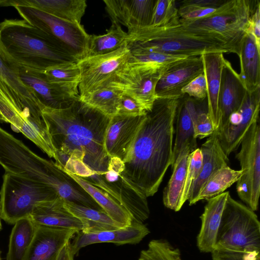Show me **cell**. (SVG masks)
I'll return each instance as SVG.
<instances>
[{"label":"cell","mask_w":260,"mask_h":260,"mask_svg":"<svg viewBox=\"0 0 260 260\" xmlns=\"http://www.w3.org/2000/svg\"><path fill=\"white\" fill-rule=\"evenodd\" d=\"M183 95L186 94L197 100L207 98V89L204 72L198 76L182 90Z\"/></svg>","instance_id":"44"},{"label":"cell","mask_w":260,"mask_h":260,"mask_svg":"<svg viewBox=\"0 0 260 260\" xmlns=\"http://www.w3.org/2000/svg\"><path fill=\"white\" fill-rule=\"evenodd\" d=\"M150 233L144 223H132L130 225L97 232H77L70 241L73 254L89 245L101 243H112L116 245L137 244Z\"/></svg>","instance_id":"18"},{"label":"cell","mask_w":260,"mask_h":260,"mask_svg":"<svg viewBox=\"0 0 260 260\" xmlns=\"http://www.w3.org/2000/svg\"><path fill=\"white\" fill-rule=\"evenodd\" d=\"M1 208H0V231L2 229V223H1Z\"/></svg>","instance_id":"49"},{"label":"cell","mask_w":260,"mask_h":260,"mask_svg":"<svg viewBox=\"0 0 260 260\" xmlns=\"http://www.w3.org/2000/svg\"><path fill=\"white\" fill-rule=\"evenodd\" d=\"M215 249L260 252V223L254 211L228 196Z\"/></svg>","instance_id":"6"},{"label":"cell","mask_w":260,"mask_h":260,"mask_svg":"<svg viewBox=\"0 0 260 260\" xmlns=\"http://www.w3.org/2000/svg\"><path fill=\"white\" fill-rule=\"evenodd\" d=\"M200 149L203 155L202 165L199 175L191 188L188 200L189 205H191L207 179L219 169L228 166V156L223 151L214 132L202 145Z\"/></svg>","instance_id":"27"},{"label":"cell","mask_w":260,"mask_h":260,"mask_svg":"<svg viewBox=\"0 0 260 260\" xmlns=\"http://www.w3.org/2000/svg\"><path fill=\"white\" fill-rule=\"evenodd\" d=\"M19 76L22 83L44 108L64 109L76 98L69 96L50 82L43 71L20 66Z\"/></svg>","instance_id":"19"},{"label":"cell","mask_w":260,"mask_h":260,"mask_svg":"<svg viewBox=\"0 0 260 260\" xmlns=\"http://www.w3.org/2000/svg\"><path fill=\"white\" fill-rule=\"evenodd\" d=\"M204 72L201 55L187 57L170 63L163 69L157 83V99H179L182 89Z\"/></svg>","instance_id":"15"},{"label":"cell","mask_w":260,"mask_h":260,"mask_svg":"<svg viewBox=\"0 0 260 260\" xmlns=\"http://www.w3.org/2000/svg\"><path fill=\"white\" fill-rule=\"evenodd\" d=\"M247 92L239 74L234 69L230 62L225 59L222 67L218 94V108L221 115L219 127L226 123L232 113L240 107Z\"/></svg>","instance_id":"22"},{"label":"cell","mask_w":260,"mask_h":260,"mask_svg":"<svg viewBox=\"0 0 260 260\" xmlns=\"http://www.w3.org/2000/svg\"><path fill=\"white\" fill-rule=\"evenodd\" d=\"M178 99H157L147 111L121 173L146 198L158 190L173 163L175 118Z\"/></svg>","instance_id":"2"},{"label":"cell","mask_w":260,"mask_h":260,"mask_svg":"<svg viewBox=\"0 0 260 260\" xmlns=\"http://www.w3.org/2000/svg\"><path fill=\"white\" fill-rule=\"evenodd\" d=\"M212 260H260V252H244L224 249H214Z\"/></svg>","instance_id":"45"},{"label":"cell","mask_w":260,"mask_h":260,"mask_svg":"<svg viewBox=\"0 0 260 260\" xmlns=\"http://www.w3.org/2000/svg\"><path fill=\"white\" fill-rule=\"evenodd\" d=\"M126 44L129 50H145L176 56L232 53L231 48L222 40L185 27L180 22L138 29L128 34Z\"/></svg>","instance_id":"4"},{"label":"cell","mask_w":260,"mask_h":260,"mask_svg":"<svg viewBox=\"0 0 260 260\" xmlns=\"http://www.w3.org/2000/svg\"><path fill=\"white\" fill-rule=\"evenodd\" d=\"M130 57V51L125 44L113 52L79 60L77 63L81 75L78 88L80 96L105 87L116 71Z\"/></svg>","instance_id":"13"},{"label":"cell","mask_w":260,"mask_h":260,"mask_svg":"<svg viewBox=\"0 0 260 260\" xmlns=\"http://www.w3.org/2000/svg\"><path fill=\"white\" fill-rule=\"evenodd\" d=\"M259 106L260 87L247 92L240 107L230 115L223 126L214 131L228 156L239 148L249 127L259 120Z\"/></svg>","instance_id":"14"},{"label":"cell","mask_w":260,"mask_h":260,"mask_svg":"<svg viewBox=\"0 0 260 260\" xmlns=\"http://www.w3.org/2000/svg\"><path fill=\"white\" fill-rule=\"evenodd\" d=\"M202 161L203 155L200 148H197L189 153L181 198V203L183 205L189 198L192 186L201 171Z\"/></svg>","instance_id":"42"},{"label":"cell","mask_w":260,"mask_h":260,"mask_svg":"<svg viewBox=\"0 0 260 260\" xmlns=\"http://www.w3.org/2000/svg\"><path fill=\"white\" fill-rule=\"evenodd\" d=\"M41 106L23 100L0 77V122L9 123L15 132L21 133L49 157L56 158Z\"/></svg>","instance_id":"5"},{"label":"cell","mask_w":260,"mask_h":260,"mask_svg":"<svg viewBox=\"0 0 260 260\" xmlns=\"http://www.w3.org/2000/svg\"><path fill=\"white\" fill-rule=\"evenodd\" d=\"M214 131L212 122L208 115V109L199 112L193 122L194 138L201 139L209 137Z\"/></svg>","instance_id":"43"},{"label":"cell","mask_w":260,"mask_h":260,"mask_svg":"<svg viewBox=\"0 0 260 260\" xmlns=\"http://www.w3.org/2000/svg\"><path fill=\"white\" fill-rule=\"evenodd\" d=\"M205 109H208L207 98L203 100H197L184 94L178 99L175 118V138L173 144L172 167L185 147H189L192 151L197 148L193 122L197 114Z\"/></svg>","instance_id":"17"},{"label":"cell","mask_w":260,"mask_h":260,"mask_svg":"<svg viewBox=\"0 0 260 260\" xmlns=\"http://www.w3.org/2000/svg\"><path fill=\"white\" fill-rule=\"evenodd\" d=\"M0 6L35 8L63 20L81 23L87 7L85 0H3Z\"/></svg>","instance_id":"23"},{"label":"cell","mask_w":260,"mask_h":260,"mask_svg":"<svg viewBox=\"0 0 260 260\" xmlns=\"http://www.w3.org/2000/svg\"><path fill=\"white\" fill-rule=\"evenodd\" d=\"M201 56L207 84L208 113L216 131L219 127L221 122L218 94L221 72L225 58L222 52L204 53Z\"/></svg>","instance_id":"25"},{"label":"cell","mask_w":260,"mask_h":260,"mask_svg":"<svg viewBox=\"0 0 260 260\" xmlns=\"http://www.w3.org/2000/svg\"><path fill=\"white\" fill-rule=\"evenodd\" d=\"M228 0H185L179 2L180 19L193 20L207 18L217 13Z\"/></svg>","instance_id":"38"},{"label":"cell","mask_w":260,"mask_h":260,"mask_svg":"<svg viewBox=\"0 0 260 260\" xmlns=\"http://www.w3.org/2000/svg\"><path fill=\"white\" fill-rule=\"evenodd\" d=\"M146 111L132 98L122 93L117 114L127 116H140Z\"/></svg>","instance_id":"46"},{"label":"cell","mask_w":260,"mask_h":260,"mask_svg":"<svg viewBox=\"0 0 260 260\" xmlns=\"http://www.w3.org/2000/svg\"><path fill=\"white\" fill-rule=\"evenodd\" d=\"M122 94L116 89L105 86L80 98L89 106L112 117L118 113Z\"/></svg>","instance_id":"37"},{"label":"cell","mask_w":260,"mask_h":260,"mask_svg":"<svg viewBox=\"0 0 260 260\" xmlns=\"http://www.w3.org/2000/svg\"><path fill=\"white\" fill-rule=\"evenodd\" d=\"M75 255L73 254L70 244L68 242L59 252L57 260H74Z\"/></svg>","instance_id":"48"},{"label":"cell","mask_w":260,"mask_h":260,"mask_svg":"<svg viewBox=\"0 0 260 260\" xmlns=\"http://www.w3.org/2000/svg\"><path fill=\"white\" fill-rule=\"evenodd\" d=\"M247 33L254 36L257 45L260 46V3L250 17Z\"/></svg>","instance_id":"47"},{"label":"cell","mask_w":260,"mask_h":260,"mask_svg":"<svg viewBox=\"0 0 260 260\" xmlns=\"http://www.w3.org/2000/svg\"><path fill=\"white\" fill-rule=\"evenodd\" d=\"M145 115L116 114L111 117L104 139V148L109 157L124 161Z\"/></svg>","instance_id":"16"},{"label":"cell","mask_w":260,"mask_h":260,"mask_svg":"<svg viewBox=\"0 0 260 260\" xmlns=\"http://www.w3.org/2000/svg\"><path fill=\"white\" fill-rule=\"evenodd\" d=\"M179 23L180 18L176 1L157 0L151 26L162 27Z\"/></svg>","instance_id":"40"},{"label":"cell","mask_w":260,"mask_h":260,"mask_svg":"<svg viewBox=\"0 0 260 260\" xmlns=\"http://www.w3.org/2000/svg\"><path fill=\"white\" fill-rule=\"evenodd\" d=\"M236 155L242 174L237 181L239 197L253 211L258 207L260 192V127L259 120L249 127Z\"/></svg>","instance_id":"12"},{"label":"cell","mask_w":260,"mask_h":260,"mask_svg":"<svg viewBox=\"0 0 260 260\" xmlns=\"http://www.w3.org/2000/svg\"><path fill=\"white\" fill-rule=\"evenodd\" d=\"M63 170L89 194L114 221L121 226H128L133 223L132 217L128 212L107 193L80 177Z\"/></svg>","instance_id":"30"},{"label":"cell","mask_w":260,"mask_h":260,"mask_svg":"<svg viewBox=\"0 0 260 260\" xmlns=\"http://www.w3.org/2000/svg\"><path fill=\"white\" fill-rule=\"evenodd\" d=\"M77 232L72 229L37 225L23 260H57L61 249Z\"/></svg>","instance_id":"20"},{"label":"cell","mask_w":260,"mask_h":260,"mask_svg":"<svg viewBox=\"0 0 260 260\" xmlns=\"http://www.w3.org/2000/svg\"><path fill=\"white\" fill-rule=\"evenodd\" d=\"M0 35L6 50L21 66L44 71L78 61L56 39L23 19H5Z\"/></svg>","instance_id":"3"},{"label":"cell","mask_w":260,"mask_h":260,"mask_svg":"<svg viewBox=\"0 0 260 260\" xmlns=\"http://www.w3.org/2000/svg\"><path fill=\"white\" fill-rule=\"evenodd\" d=\"M48 80L64 93L75 98L79 96L80 71L77 62H68L50 67L43 71Z\"/></svg>","instance_id":"32"},{"label":"cell","mask_w":260,"mask_h":260,"mask_svg":"<svg viewBox=\"0 0 260 260\" xmlns=\"http://www.w3.org/2000/svg\"><path fill=\"white\" fill-rule=\"evenodd\" d=\"M242 171L235 170L229 166L221 168L212 175L201 188L192 205L207 200L223 193L238 180Z\"/></svg>","instance_id":"36"},{"label":"cell","mask_w":260,"mask_h":260,"mask_svg":"<svg viewBox=\"0 0 260 260\" xmlns=\"http://www.w3.org/2000/svg\"><path fill=\"white\" fill-rule=\"evenodd\" d=\"M123 162L109 157L107 170L104 173L88 172L83 178L102 189L131 214L133 223H144L149 216L147 198L121 175Z\"/></svg>","instance_id":"9"},{"label":"cell","mask_w":260,"mask_h":260,"mask_svg":"<svg viewBox=\"0 0 260 260\" xmlns=\"http://www.w3.org/2000/svg\"><path fill=\"white\" fill-rule=\"evenodd\" d=\"M192 151L188 146L180 153L173 167L171 178L163 191L162 201L166 207L175 212L179 211L183 206L181 203L188 165L189 153Z\"/></svg>","instance_id":"29"},{"label":"cell","mask_w":260,"mask_h":260,"mask_svg":"<svg viewBox=\"0 0 260 260\" xmlns=\"http://www.w3.org/2000/svg\"><path fill=\"white\" fill-rule=\"evenodd\" d=\"M157 0H116L111 5L113 22L127 28V34L150 26Z\"/></svg>","instance_id":"21"},{"label":"cell","mask_w":260,"mask_h":260,"mask_svg":"<svg viewBox=\"0 0 260 260\" xmlns=\"http://www.w3.org/2000/svg\"><path fill=\"white\" fill-rule=\"evenodd\" d=\"M0 260H1V256H0Z\"/></svg>","instance_id":"50"},{"label":"cell","mask_w":260,"mask_h":260,"mask_svg":"<svg viewBox=\"0 0 260 260\" xmlns=\"http://www.w3.org/2000/svg\"><path fill=\"white\" fill-rule=\"evenodd\" d=\"M63 201L58 197L39 204L34 209L30 218L37 225L82 231V223L64 207Z\"/></svg>","instance_id":"26"},{"label":"cell","mask_w":260,"mask_h":260,"mask_svg":"<svg viewBox=\"0 0 260 260\" xmlns=\"http://www.w3.org/2000/svg\"><path fill=\"white\" fill-rule=\"evenodd\" d=\"M14 8L23 20L54 38L78 61L85 57L90 35L81 23L66 21L30 7Z\"/></svg>","instance_id":"10"},{"label":"cell","mask_w":260,"mask_h":260,"mask_svg":"<svg viewBox=\"0 0 260 260\" xmlns=\"http://www.w3.org/2000/svg\"><path fill=\"white\" fill-rule=\"evenodd\" d=\"M129 51L131 57L128 61L155 67H164L173 61L189 57L167 55L145 50Z\"/></svg>","instance_id":"41"},{"label":"cell","mask_w":260,"mask_h":260,"mask_svg":"<svg viewBox=\"0 0 260 260\" xmlns=\"http://www.w3.org/2000/svg\"><path fill=\"white\" fill-rule=\"evenodd\" d=\"M37 225L30 216L17 221L12 230L6 260H23Z\"/></svg>","instance_id":"35"},{"label":"cell","mask_w":260,"mask_h":260,"mask_svg":"<svg viewBox=\"0 0 260 260\" xmlns=\"http://www.w3.org/2000/svg\"><path fill=\"white\" fill-rule=\"evenodd\" d=\"M64 207L83 225L84 232H97L123 227L111 219L104 211L63 201Z\"/></svg>","instance_id":"31"},{"label":"cell","mask_w":260,"mask_h":260,"mask_svg":"<svg viewBox=\"0 0 260 260\" xmlns=\"http://www.w3.org/2000/svg\"><path fill=\"white\" fill-rule=\"evenodd\" d=\"M181 256L179 249L167 240L154 239L141 251L138 260H182Z\"/></svg>","instance_id":"39"},{"label":"cell","mask_w":260,"mask_h":260,"mask_svg":"<svg viewBox=\"0 0 260 260\" xmlns=\"http://www.w3.org/2000/svg\"><path fill=\"white\" fill-rule=\"evenodd\" d=\"M259 3V1L228 0L223 7L211 16L193 20L180 19V22L185 27L221 38L232 53L238 55L247 33L250 17Z\"/></svg>","instance_id":"7"},{"label":"cell","mask_w":260,"mask_h":260,"mask_svg":"<svg viewBox=\"0 0 260 260\" xmlns=\"http://www.w3.org/2000/svg\"><path fill=\"white\" fill-rule=\"evenodd\" d=\"M0 191L1 218L7 223L29 217L39 204L58 197L51 187L5 172Z\"/></svg>","instance_id":"8"},{"label":"cell","mask_w":260,"mask_h":260,"mask_svg":"<svg viewBox=\"0 0 260 260\" xmlns=\"http://www.w3.org/2000/svg\"><path fill=\"white\" fill-rule=\"evenodd\" d=\"M112 23L106 34L89 36L85 57L108 54L126 44L127 32L123 30L120 25Z\"/></svg>","instance_id":"33"},{"label":"cell","mask_w":260,"mask_h":260,"mask_svg":"<svg viewBox=\"0 0 260 260\" xmlns=\"http://www.w3.org/2000/svg\"><path fill=\"white\" fill-rule=\"evenodd\" d=\"M166 66L155 67L128 61L116 71L105 86L131 96L146 112L149 111L157 99L156 86Z\"/></svg>","instance_id":"11"},{"label":"cell","mask_w":260,"mask_h":260,"mask_svg":"<svg viewBox=\"0 0 260 260\" xmlns=\"http://www.w3.org/2000/svg\"><path fill=\"white\" fill-rule=\"evenodd\" d=\"M20 66L6 50L0 35V77L23 100L41 106L21 82L19 76Z\"/></svg>","instance_id":"34"},{"label":"cell","mask_w":260,"mask_h":260,"mask_svg":"<svg viewBox=\"0 0 260 260\" xmlns=\"http://www.w3.org/2000/svg\"><path fill=\"white\" fill-rule=\"evenodd\" d=\"M60 168L71 162L83 163L95 173L107 170L109 157L104 139L111 117L76 98L68 107L42 110Z\"/></svg>","instance_id":"1"},{"label":"cell","mask_w":260,"mask_h":260,"mask_svg":"<svg viewBox=\"0 0 260 260\" xmlns=\"http://www.w3.org/2000/svg\"><path fill=\"white\" fill-rule=\"evenodd\" d=\"M260 46L254 36L247 33L242 41L239 54L241 71L239 74L247 92L260 87Z\"/></svg>","instance_id":"28"},{"label":"cell","mask_w":260,"mask_h":260,"mask_svg":"<svg viewBox=\"0 0 260 260\" xmlns=\"http://www.w3.org/2000/svg\"><path fill=\"white\" fill-rule=\"evenodd\" d=\"M229 191L207 200L200 216L201 226L197 237V245L201 252H211L215 249L217 232Z\"/></svg>","instance_id":"24"}]
</instances>
